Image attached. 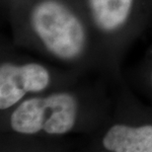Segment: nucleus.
Segmentation results:
<instances>
[{"mask_svg": "<svg viewBox=\"0 0 152 152\" xmlns=\"http://www.w3.org/2000/svg\"><path fill=\"white\" fill-rule=\"evenodd\" d=\"M115 75L90 76L0 114V151L77 150L79 140L95 132L110 115Z\"/></svg>", "mask_w": 152, "mask_h": 152, "instance_id": "f257e3e1", "label": "nucleus"}, {"mask_svg": "<svg viewBox=\"0 0 152 152\" xmlns=\"http://www.w3.org/2000/svg\"><path fill=\"white\" fill-rule=\"evenodd\" d=\"M5 11L21 50L91 75L123 72L113 70L79 0H26Z\"/></svg>", "mask_w": 152, "mask_h": 152, "instance_id": "f03ea898", "label": "nucleus"}, {"mask_svg": "<svg viewBox=\"0 0 152 152\" xmlns=\"http://www.w3.org/2000/svg\"><path fill=\"white\" fill-rule=\"evenodd\" d=\"M90 76L93 75L54 64L21 50L11 39L2 36L0 114L11 110L28 98L73 86Z\"/></svg>", "mask_w": 152, "mask_h": 152, "instance_id": "7ed1b4c3", "label": "nucleus"}, {"mask_svg": "<svg viewBox=\"0 0 152 152\" xmlns=\"http://www.w3.org/2000/svg\"><path fill=\"white\" fill-rule=\"evenodd\" d=\"M89 152H152V106L139 98L123 72L115 76L113 109L104 124L78 142Z\"/></svg>", "mask_w": 152, "mask_h": 152, "instance_id": "20e7f679", "label": "nucleus"}, {"mask_svg": "<svg viewBox=\"0 0 152 152\" xmlns=\"http://www.w3.org/2000/svg\"><path fill=\"white\" fill-rule=\"evenodd\" d=\"M105 56L121 72L127 50L152 23L150 0H79Z\"/></svg>", "mask_w": 152, "mask_h": 152, "instance_id": "39448f33", "label": "nucleus"}, {"mask_svg": "<svg viewBox=\"0 0 152 152\" xmlns=\"http://www.w3.org/2000/svg\"><path fill=\"white\" fill-rule=\"evenodd\" d=\"M133 90L152 106V42L145 51L140 62L135 66L132 74Z\"/></svg>", "mask_w": 152, "mask_h": 152, "instance_id": "423d86ee", "label": "nucleus"}, {"mask_svg": "<svg viewBox=\"0 0 152 152\" xmlns=\"http://www.w3.org/2000/svg\"><path fill=\"white\" fill-rule=\"evenodd\" d=\"M24 1H26V0H1V6L6 10V9L10 8L12 6L19 4V3L24 2Z\"/></svg>", "mask_w": 152, "mask_h": 152, "instance_id": "0eeeda50", "label": "nucleus"}, {"mask_svg": "<svg viewBox=\"0 0 152 152\" xmlns=\"http://www.w3.org/2000/svg\"><path fill=\"white\" fill-rule=\"evenodd\" d=\"M150 3H151V7H152V0H150Z\"/></svg>", "mask_w": 152, "mask_h": 152, "instance_id": "6e6552de", "label": "nucleus"}]
</instances>
